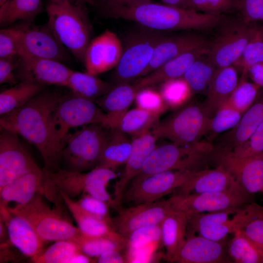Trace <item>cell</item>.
Returning <instances> with one entry per match:
<instances>
[{"mask_svg":"<svg viewBox=\"0 0 263 263\" xmlns=\"http://www.w3.org/2000/svg\"><path fill=\"white\" fill-rule=\"evenodd\" d=\"M16 41L6 28L0 30V58L19 56Z\"/></svg>","mask_w":263,"mask_h":263,"instance_id":"obj_54","label":"cell"},{"mask_svg":"<svg viewBox=\"0 0 263 263\" xmlns=\"http://www.w3.org/2000/svg\"><path fill=\"white\" fill-rule=\"evenodd\" d=\"M237 230L263 250V206L249 202L233 214Z\"/></svg>","mask_w":263,"mask_h":263,"instance_id":"obj_33","label":"cell"},{"mask_svg":"<svg viewBox=\"0 0 263 263\" xmlns=\"http://www.w3.org/2000/svg\"><path fill=\"white\" fill-rule=\"evenodd\" d=\"M213 149L211 143L204 141L188 145L171 142L157 146L132 182L167 170L195 171L206 169L208 163H211Z\"/></svg>","mask_w":263,"mask_h":263,"instance_id":"obj_4","label":"cell"},{"mask_svg":"<svg viewBox=\"0 0 263 263\" xmlns=\"http://www.w3.org/2000/svg\"><path fill=\"white\" fill-rule=\"evenodd\" d=\"M135 100L138 108L147 110L157 116L166 105L160 92L149 87L140 90Z\"/></svg>","mask_w":263,"mask_h":263,"instance_id":"obj_49","label":"cell"},{"mask_svg":"<svg viewBox=\"0 0 263 263\" xmlns=\"http://www.w3.org/2000/svg\"><path fill=\"white\" fill-rule=\"evenodd\" d=\"M173 209L170 198L150 203L135 205L119 209L113 219V227L127 238L141 228L160 225Z\"/></svg>","mask_w":263,"mask_h":263,"instance_id":"obj_17","label":"cell"},{"mask_svg":"<svg viewBox=\"0 0 263 263\" xmlns=\"http://www.w3.org/2000/svg\"><path fill=\"white\" fill-rule=\"evenodd\" d=\"M0 188L19 177L40 168L17 134L1 130Z\"/></svg>","mask_w":263,"mask_h":263,"instance_id":"obj_16","label":"cell"},{"mask_svg":"<svg viewBox=\"0 0 263 263\" xmlns=\"http://www.w3.org/2000/svg\"><path fill=\"white\" fill-rule=\"evenodd\" d=\"M247 74L253 83L263 88V62L251 66L248 69Z\"/></svg>","mask_w":263,"mask_h":263,"instance_id":"obj_56","label":"cell"},{"mask_svg":"<svg viewBox=\"0 0 263 263\" xmlns=\"http://www.w3.org/2000/svg\"><path fill=\"white\" fill-rule=\"evenodd\" d=\"M75 242L83 253L93 259L110 250H121L126 246L109 238L90 236L83 233Z\"/></svg>","mask_w":263,"mask_h":263,"instance_id":"obj_44","label":"cell"},{"mask_svg":"<svg viewBox=\"0 0 263 263\" xmlns=\"http://www.w3.org/2000/svg\"><path fill=\"white\" fill-rule=\"evenodd\" d=\"M158 137L148 131L133 137L130 156L125 163L123 174L115 187L114 208H119L129 183L139 173L146 160L157 147Z\"/></svg>","mask_w":263,"mask_h":263,"instance_id":"obj_21","label":"cell"},{"mask_svg":"<svg viewBox=\"0 0 263 263\" xmlns=\"http://www.w3.org/2000/svg\"><path fill=\"white\" fill-rule=\"evenodd\" d=\"M253 24L242 19L222 22L221 30L209 42L207 55L218 69L233 65L239 58L250 39Z\"/></svg>","mask_w":263,"mask_h":263,"instance_id":"obj_12","label":"cell"},{"mask_svg":"<svg viewBox=\"0 0 263 263\" xmlns=\"http://www.w3.org/2000/svg\"><path fill=\"white\" fill-rule=\"evenodd\" d=\"M7 0H0V6L2 5Z\"/></svg>","mask_w":263,"mask_h":263,"instance_id":"obj_61","label":"cell"},{"mask_svg":"<svg viewBox=\"0 0 263 263\" xmlns=\"http://www.w3.org/2000/svg\"><path fill=\"white\" fill-rule=\"evenodd\" d=\"M160 225L145 227L134 232L128 238V244L138 247L141 244L154 242L158 239L161 241Z\"/></svg>","mask_w":263,"mask_h":263,"instance_id":"obj_52","label":"cell"},{"mask_svg":"<svg viewBox=\"0 0 263 263\" xmlns=\"http://www.w3.org/2000/svg\"><path fill=\"white\" fill-rule=\"evenodd\" d=\"M157 116L151 112L137 108L128 110L122 117L115 129L133 137L148 131L153 126Z\"/></svg>","mask_w":263,"mask_h":263,"instance_id":"obj_40","label":"cell"},{"mask_svg":"<svg viewBox=\"0 0 263 263\" xmlns=\"http://www.w3.org/2000/svg\"><path fill=\"white\" fill-rule=\"evenodd\" d=\"M239 11L247 23L263 21V0H239Z\"/></svg>","mask_w":263,"mask_h":263,"instance_id":"obj_51","label":"cell"},{"mask_svg":"<svg viewBox=\"0 0 263 263\" xmlns=\"http://www.w3.org/2000/svg\"><path fill=\"white\" fill-rule=\"evenodd\" d=\"M209 44L180 55L143 76L134 84L140 90L156 84L182 77L197 59L207 54Z\"/></svg>","mask_w":263,"mask_h":263,"instance_id":"obj_25","label":"cell"},{"mask_svg":"<svg viewBox=\"0 0 263 263\" xmlns=\"http://www.w3.org/2000/svg\"><path fill=\"white\" fill-rule=\"evenodd\" d=\"M237 209L205 212L187 215V233L198 235L214 241H222L229 234L237 230L234 219H229Z\"/></svg>","mask_w":263,"mask_h":263,"instance_id":"obj_23","label":"cell"},{"mask_svg":"<svg viewBox=\"0 0 263 263\" xmlns=\"http://www.w3.org/2000/svg\"><path fill=\"white\" fill-rule=\"evenodd\" d=\"M242 115L235 109L223 106L211 117L206 135L211 140L218 134L232 129L239 123Z\"/></svg>","mask_w":263,"mask_h":263,"instance_id":"obj_46","label":"cell"},{"mask_svg":"<svg viewBox=\"0 0 263 263\" xmlns=\"http://www.w3.org/2000/svg\"><path fill=\"white\" fill-rule=\"evenodd\" d=\"M247 76V74L242 73L236 88L223 105L230 107L243 114L254 103L261 88L248 81Z\"/></svg>","mask_w":263,"mask_h":263,"instance_id":"obj_42","label":"cell"},{"mask_svg":"<svg viewBox=\"0 0 263 263\" xmlns=\"http://www.w3.org/2000/svg\"><path fill=\"white\" fill-rule=\"evenodd\" d=\"M14 38L19 56L65 60L67 54L48 25L38 26L23 22L5 27Z\"/></svg>","mask_w":263,"mask_h":263,"instance_id":"obj_10","label":"cell"},{"mask_svg":"<svg viewBox=\"0 0 263 263\" xmlns=\"http://www.w3.org/2000/svg\"><path fill=\"white\" fill-rule=\"evenodd\" d=\"M192 171L167 170L132 182L130 188L125 191L122 201L135 205L156 202L182 186Z\"/></svg>","mask_w":263,"mask_h":263,"instance_id":"obj_15","label":"cell"},{"mask_svg":"<svg viewBox=\"0 0 263 263\" xmlns=\"http://www.w3.org/2000/svg\"><path fill=\"white\" fill-rule=\"evenodd\" d=\"M42 10L41 0H7L0 6V23L9 27L21 21L30 22Z\"/></svg>","mask_w":263,"mask_h":263,"instance_id":"obj_35","label":"cell"},{"mask_svg":"<svg viewBox=\"0 0 263 263\" xmlns=\"http://www.w3.org/2000/svg\"><path fill=\"white\" fill-rule=\"evenodd\" d=\"M160 93L166 105L177 108L188 99L192 93L183 77L166 81L162 83Z\"/></svg>","mask_w":263,"mask_h":263,"instance_id":"obj_45","label":"cell"},{"mask_svg":"<svg viewBox=\"0 0 263 263\" xmlns=\"http://www.w3.org/2000/svg\"><path fill=\"white\" fill-rule=\"evenodd\" d=\"M123 51L119 38L106 30L91 40L86 49L83 60L86 72L96 75L115 68Z\"/></svg>","mask_w":263,"mask_h":263,"instance_id":"obj_18","label":"cell"},{"mask_svg":"<svg viewBox=\"0 0 263 263\" xmlns=\"http://www.w3.org/2000/svg\"><path fill=\"white\" fill-rule=\"evenodd\" d=\"M61 97L55 92H41L21 107L0 116L1 130L21 135L38 149L45 175L60 168L63 147L57 138L55 117Z\"/></svg>","mask_w":263,"mask_h":263,"instance_id":"obj_1","label":"cell"},{"mask_svg":"<svg viewBox=\"0 0 263 263\" xmlns=\"http://www.w3.org/2000/svg\"><path fill=\"white\" fill-rule=\"evenodd\" d=\"M239 82L233 66L218 69L206 93L204 106L212 117L229 98Z\"/></svg>","mask_w":263,"mask_h":263,"instance_id":"obj_31","label":"cell"},{"mask_svg":"<svg viewBox=\"0 0 263 263\" xmlns=\"http://www.w3.org/2000/svg\"><path fill=\"white\" fill-rule=\"evenodd\" d=\"M74 3L84 5L86 3L93 4L94 0H74Z\"/></svg>","mask_w":263,"mask_h":263,"instance_id":"obj_59","label":"cell"},{"mask_svg":"<svg viewBox=\"0 0 263 263\" xmlns=\"http://www.w3.org/2000/svg\"><path fill=\"white\" fill-rule=\"evenodd\" d=\"M250 194L242 188L197 194L175 193L169 198L174 209L188 216L205 212L237 209L250 202Z\"/></svg>","mask_w":263,"mask_h":263,"instance_id":"obj_14","label":"cell"},{"mask_svg":"<svg viewBox=\"0 0 263 263\" xmlns=\"http://www.w3.org/2000/svg\"><path fill=\"white\" fill-rule=\"evenodd\" d=\"M59 194L82 233L90 236L109 238L125 245L128 244V238L118 233L110 224L86 212L72 198L61 192Z\"/></svg>","mask_w":263,"mask_h":263,"instance_id":"obj_30","label":"cell"},{"mask_svg":"<svg viewBox=\"0 0 263 263\" xmlns=\"http://www.w3.org/2000/svg\"><path fill=\"white\" fill-rule=\"evenodd\" d=\"M19 56L7 58H0V84H16L17 77L14 71L16 70Z\"/></svg>","mask_w":263,"mask_h":263,"instance_id":"obj_53","label":"cell"},{"mask_svg":"<svg viewBox=\"0 0 263 263\" xmlns=\"http://www.w3.org/2000/svg\"><path fill=\"white\" fill-rule=\"evenodd\" d=\"M263 121V88H260L252 105L243 114L239 123L225 132L216 148L233 150L251 136Z\"/></svg>","mask_w":263,"mask_h":263,"instance_id":"obj_27","label":"cell"},{"mask_svg":"<svg viewBox=\"0 0 263 263\" xmlns=\"http://www.w3.org/2000/svg\"><path fill=\"white\" fill-rule=\"evenodd\" d=\"M164 4L183 8L192 9L189 0H160Z\"/></svg>","mask_w":263,"mask_h":263,"instance_id":"obj_58","label":"cell"},{"mask_svg":"<svg viewBox=\"0 0 263 263\" xmlns=\"http://www.w3.org/2000/svg\"><path fill=\"white\" fill-rule=\"evenodd\" d=\"M0 219L4 222L9 242L21 254L30 260L43 251V241L30 224L23 218L11 213L6 207H0Z\"/></svg>","mask_w":263,"mask_h":263,"instance_id":"obj_22","label":"cell"},{"mask_svg":"<svg viewBox=\"0 0 263 263\" xmlns=\"http://www.w3.org/2000/svg\"><path fill=\"white\" fill-rule=\"evenodd\" d=\"M82 195L76 201L80 207L87 213L106 221L113 227V219L110 215V206L108 203L88 194Z\"/></svg>","mask_w":263,"mask_h":263,"instance_id":"obj_48","label":"cell"},{"mask_svg":"<svg viewBox=\"0 0 263 263\" xmlns=\"http://www.w3.org/2000/svg\"><path fill=\"white\" fill-rule=\"evenodd\" d=\"M192 9L214 15L239 11V0H189Z\"/></svg>","mask_w":263,"mask_h":263,"instance_id":"obj_47","label":"cell"},{"mask_svg":"<svg viewBox=\"0 0 263 263\" xmlns=\"http://www.w3.org/2000/svg\"><path fill=\"white\" fill-rule=\"evenodd\" d=\"M211 117L204 103L192 102L157 121L152 132L158 138H165L174 144H194L207 133Z\"/></svg>","mask_w":263,"mask_h":263,"instance_id":"obj_7","label":"cell"},{"mask_svg":"<svg viewBox=\"0 0 263 263\" xmlns=\"http://www.w3.org/2000/svg\"><path fill=\"white\" fill-rule=\"evenodd\" d=\"M227 254L236 263H263V250L239 230L226 247Z\"/></svg>","mask_w":263,"mask_h":263,"instance_id":"obj_38","label":"cell"},{"mask_svg":"<svg viewBox=\"0 0 263 263\" xmlns=\"http://www.w3.org/2000/svg\"><path fill=\"white\" fill-rule=\"evenodd\" d=\"M41 193L37 194L28 203L7 207L12 213L26 220L45 242L60 240L75 242L81 234L62 214L61 209L51 208L43 201Z\"/></svg>","mask_w":263,"mask_h":263,"instance_id":"obj_5","label":"cell"},{"mask_svg":"<svg viewBox=\"0 0 263 263\" xmlns=\"http://www.w3.org/2000/svg\"><path fill=\"white\" fill-rule=\"evenodd\" d=\"M242 188L234 178L223 168H206L192 171L190 176L175 191L177 194H197L229 191Z\"/></svg>","mask_w":263,"mask_h":263,"instance_id":"obj_24","label":"cell"},{"mask_svg":"<svg viewBox=\"0 0 263 263\" xmlns=\"http://www.w3.org/2000/svg\"><path fill=\"white\" fill-rule=\"evenodd\" d=\"M152 0H101L102 8L132 6L151 2Z\"/></svg>","mask_w":263,"mask_h":263,"instance_id":"obj_57","label":"cell"},{"mask_svg":"<svg viewBox=\"0 0 263 263\" xmlns=\"http://www.w3.org/2000/svg\"><path fill=\"white\" fill-rule=\"evenodd\" d=\"M17 79L42 85L66 86L73 71L56 60L19 56L16 69Z\"/></svg>","mask_w":263,"mask_h":263,"instance_id":"obj_19","label":"cell"},{"mask_svg":"<svg viewBox=\"0 0 263 263\" xmlns=\"http://www.w3.org/2000/svg\"><path fill=\"white\" fill-rule=\"evenodd\" d=\"M49 26L60 42L83 62L91 41V26L84 5L69 1L49 2L46 6Z\"/></svg>","mask_w":263,"mask_h":263,"instance_id":"obj_3","label":"cell"},{"mask_svg":"<svg viewBox=\"0 0 263 263\" xmlns=\"http://www.w3.org/2000/svg\"><path fill=\"white\" fill-rule=\"evenodd\" d=\"M44 85L31 81H21L0 93V116L21 107L41 92Z\"/></svg>","mask_w":263,"mask_h":263,"instance_id":"obj_36","label":"cell"},{"mask_svg":"<svg viewBox=\"0 0 263 263\" xmlns=\"http://www.w3.org/2000/svg\"><path fill=\"white\" fill-rule=\"evenodd\" d=\"M211 163L226 170L248 194L263 193V153L241 157L231 150L213 147Z\"/></svg>","mask_w":263,"mask_h":263,"instance_id":"obj_13","label":"cell"},{"mask_svg":"<svg viewBox=\"0 0 263 263\" xmlns=\"http://www.w3.org/2000/svg\"><path fill=\"white\" fill-rule=\"evenodd\" d=\"M188 216L183 211L172 209L160 224L161 242L166 250V258L172 263L187 235Z\"/></svg>","mask_w":263,"mask_h":263,"instance_id":"obj_32","label":"cell"},{"mask_svg":"<svg viewBox=\"0 0 263 263\" xmlns=\"http://www.w3.org/2000/svg\"><path fill=\"white\" fill-rule=\"evenodd\" d=\"M207 55L197 59L182 77L192 93L206 94L218 70Z\"/></svg>","mask_w":263,"mask_h":263,"instance_id":"obj_39","label":"cell"},{"mask_svg":"<svg viewBox=\"0 0 263 263\" xmlns=\"http://www.w3.org/2000/svg\"><path fill=\"white\" fill-rule=\"evenodd\" d=\"M113 86L95 75L73 70L66 87L75 95L94 100L105 95Z\"/></svg>","mask_w":263,"mask_h":263,"instance_id":"obj_37","label":"cell"},{"mask_svg":"<svg viewBox=\"0 0 263 263\" xmlns=\"http://www.w3.org/2000/svg\"><path fill=\"white\" fill-rule=\"evenodd\" d=\"M110 130L101 124L94 123L68 137L61 153L62 169L84 172L95 168Z\"/></svg>","mask_w":263,"mask_h":263,"instance_id":"obj_8","label":"cell"},{"mask_svg":"<svg viewBox=\"0 0 263 263\" xmlns=\"http://www.w3.org/2000/svg\"><path fill=\"white\" fill-rule=\"evenodd\" d=\"M167 36L163 31L148 28L132 34L114 68L113 78L115 84L128 83L142 76L151 60L156 46Z\"/></svg>","mask_w":263,"mask_h":263,"instance_id":"obj_9","label":"cell"},{"mask_svg":"<svg viewBox=\"0 0 263 263\" xmlns=\"http://www.w3.org/2000/svg\"><path fill=\"white\" fill-rule=\"evenodd\" d=\"M45 177L43 169L39 168L5 185L0 188V207H7L10 202L25 204L37 194H42Z\"/></svg>","mask_w":263,"mask_h":263,"instance_id":"obj_29","label":"cell"},{"mask_svg":"<svg viewBox=\"0 0 263 263\" xmlns=\"http://www.w3.org/2000/svg\"><path fill=\"white\" fill-rule=\"evenodd\" d=\"M102 10L109 17L133 21L146 28L163 32L207 30L219 25L225 19L223 15L152 2L132 6L104 7Z\"/></svg>","mask_w":263,"mask_h":263,"instance_id":"obj_2","label":"cell"},{"mask_svg":"<svg viewBox=\"0 0 263 263\" xmlns=\"http://www.w3.org/2000/svg\"><path fill=\"white\" fill-rule=\"evenodd\" d=\"M209 42L204 37L197 34L167 36L156 46L151 60L142 76L151 73L180 55L207 45Z\"/></svg>","mask_w":263,"mask_h":263,"instance_id":"obj_26","label":"cell"},{"mask_svg":"<svg viewBox=\"0 0 263 263\" xmlns=\"http://www.w3.org/2000/svg\"><path fill=\"white\" fill-rule=\"evenodd\" d=\"M232 151L241 157H248L263 153V121L246 141Z\"/></svg>","mask_w":263,"mask_h":263,"instance_id":"obj_50","label":"cell"},{"mask_svg":"<svg viewBox=\"0 0 263 263\" xmlns=\"http://www.w3.org/2000/svg\"><path fill=\"white\" fill-rule=\"evenodd\" d=\"M106 114L94 100L75 95L62 96L55 117L58 142L64 148L70 130L91 124L104 126Z\"/></svg>","mask_w":263,"mask_h":263,"instance_id":"obj_11","label":"cell"},{"mask_svg":"<svg viewBox=\"0 0 263 263\" xmlns=\"http://www.w3.org/2000/svg\"><path fill=\"white\" fill-rule=\"evenodd\" d=\"M116 129H110L96 167L113 170L125 164L131 152L132 141Z\"/></svg>","mask_w":263,"mask_h":263,"instance_id":"obj_34","label":"cell"},{"mask_svg":"<svg viewBox=\"0 0 263 263\" xmlns=\"http://www.w3.org/2000/svg\"><path fill=\"white\" fill-rule=\"evenodd\" d=\"M80 252L82 251L75 242L60 240L55 242L30 261L35 263H69L72 257Z\"/></svg>","mask_w":263,"mask_h":263,"instance_id":"obj_43","label":"cell"},{"mask_svg":"<svg viewBox=\"0 0 263 263\" xmlns=\"http://www.w3.org/2000/svg\"><path fill=\"white\" fill-rule=\"evenodd\" d=\"M121 250H113L107 251L96 259L99 263H122L126 262L125 257L121 254Z\"/></svg>","mask_w":263,"mask_h":263,"instance_id":"obj_55","label":"cell"},{"mask_svg":"<svg viewBox=\"0 0 263 263\" xmlns=\"http://www.w3.org/2000/svg\"><path fill=\"white\" fill-rule=\"evenodd\" d=\"M49 2H53V3H62L65 1H69L70 2L74 3V0H49Z\"/></svg>","mask_w":263,"mask_h":263,"instance_id":"obj_60","label":"cell"},{"mask_svg":"<svg viewBox=\"0 0 263 263\" xmlns=\"http://www.w3.org/2000/svg\"><path fill=\"white\" fill-rule=\"evenodd\" d=\"M230 261L224 241H214L187 233L172 263H221Z\"/></svg>","mask_w":263,"mask_h":263,"instance_id":"obj_20","label":"cell"},{"mask_svg":"<svg viewBox=\"0 0 263 263\" xmlns=\"http://www.w3.org/2000/svg\"><path fill=\"white\" fill-rule=\"evenodd\" d=\"M110 174L108 169L101 167H96L87 172L59 168L45 175L43 195L56 207H62L64 204L59 194L60 192L71 198L81 194H88L96 197L105 186Z\"/></svg>","mask_w":263,"mask_h":263,"instance_id":"obj_6","label":"cell"},{"mask_svg":"<svg viewBox=\"0 0 263 263\" xmlns=\"http://www.w3.org/2000/svg\"><path fill=\"white\" fill-rule=\"evenodd\" d=\"M262 62H263V25L254 23L250 39L233 66L241 69L242 73L247 74L251 66Z\"/></svg>","mask_w":263,"mask_h":263,"instance_id":"obj_41","label":"cell"},{"mask_svg":"<svg viewBox=\"0 0 263 263\" xmlns=\"http://www.w3.org/2000/svg\"><path fill=\"white\" fill-rule=\"evenodd\" d=\"M139 91L135 84H117L98 98V105L106 114L104 126L110 129L116 128L121 118L135 100Z\"/></svg>","mask_w":263,"mask_h":263,"instance_id":"obj_28","label":"cell"}]
</instances>
